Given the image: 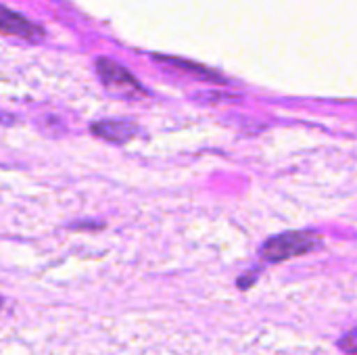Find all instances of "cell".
<instances>
[{
    "instance_id": "obj_1",
    "label": "cell",
    "mask_w": 357,
    "mask_h": 355,
    "mask_svg": "<svg viewBox=\"0 0 357 355\" xmlns=\"http://www.w3.org/2000/svg\"><path fill=\"white\" fill-rule=\"evenodd\" d=\"M320 245H322V239L314 232H287V234L270 239L261 249V257L266 262L278 264L289 257L305 255L318 249Z\"/></svg>"
},
{
    "instance_id": "obj_2",
    "label": "cell",
    "mask_w": 357,
    "mask_h": 355,
    "mask_svg": "<svg viewBox=\"0 0 357 355\" xmlns=\"http://www.w3.org/2000/svg\"><path fill=\"white\" fill-rule=\"evenodd\" d=\"M96 71H98V77L102 80V84L107 86V90H111L113 94H119L126 98L144 94L142 86L134 80V75L126 67L117 65L111 59H98Z\"/></svg>"
},
{
    "instance_id": "obj_3",
    "label": "cell",
    "mask_w": 357,
    "mask_h": 355,
    "mask_svg": "<svg viewBox=\"0 0 357 355\" xmlns=\"http://www.w3.org/2000/svg\"><path fill=\"white\" fill-rule=\"evenodd\" d=\"M0 31L8 33V36H17L29 42H36L42 38V27H38L36 23H31L29 19H25L23 15L6 8L0 4Z\"/></svg>"
},
{
    "instance_id": "obj_4",
    "label": "cell",
    "mask_w": 357,
    "mask_h": 355,
    "mask_svg": "<svg viewBox=\"0 0 357 355\" xmlns=\"http://www.w3.org/2000/svg\"><path fill=\"white\" fill-rule=\"evenodd\" d=\"M92 132L109 142H126L130 138H134L138 134V128L130 121H113V119H105L98 123H92Z\"/></svg>"
},
{
    "instance_id": "obj_5",
    "label": "cell",
    "mask_w": 357,
    "mask_h": 355,
    "mask_svg": "<svg viewBox=\"0 0 357 355\" xmlns=\"http://www.w3.org/2000/svg\"><path fill=\"white\" fill-rule=\"evenodd\" d=\"M155 59H159V61H167V63H172V65H178V67H186V71H192V73H197V75H201V77H213V80H222L220 75L211 73L209 69H205V67H199V65H188V63H184V61H180V59H172V56H155Z\"/></svg>"
},
{
    "instance_id": "obj_6",
    "label": "cell",
    "mask_w": 357,
    "mask_h": 355,
    "mask_svg": "<svg viewBox=\"0 0 357 355\" xmlns=\"http://www.w3.org/2000/svg\"><path fill=\"white\" fill-rule=\"evenodd\" d=\"M354 339H356V333L351 331V333H347V339L341 343V347H343V349H345L349 355H354V352H356V347H354Z\"/></svg>"
},
{
    "instance_id": "obj_7",
    "label": "cell",
    "mask_w": 357,
    "mask_h": 355,
    "mask_svg": "<svg viewBox=\"0 0 357 355\" xmlns=\"http://www.w3.org/2000/svg\"><path fill=\"white\" fill-rule=\"evenodd\" d=\"M0 305H2V299H0Z\"/></svg>"
}]
</instances>
